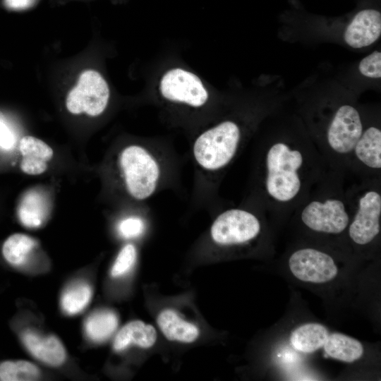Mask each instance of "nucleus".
<instances>
[{"label":"nucleus","instance_id":"nucleus-7","mask_svg":"<svg viewBox=\"0 0 381 381\" xmlns=\"http://www.w3.org/2000/svg\"><path fill=\"white\" fill-rule=\"evenodd\" d=\"M159 90L169 103L193 110L201 109L209 102V92L199 77L181 68H171L164 73Z\"/></svg>","mask_w":381,"mask_h":381},{"label":"nucleus","instance_id":"nucleus-18","mask_svg":"<svg viewBox=\"0 0 381 381\" xmlns=\"http://www.w3.org/2000/svg\"><path fill=\"white\" fill-rule=\"evenodd\" d=\"M119 324L115 312L108 309L98 310L86 318L84 331L89 340L102 343L110 338L115 332Z\"/></svg>","mask_w":381,"mask_h":381},{"label":"nucleus","instance_id":"nucleus-9","mask_svg":"<svg viewBox=\"0 0 381 381\" xmlns=\"http://www.w3.org/2000/svg\"><path fill=\"white\" fill-rule=\"evenodd\" d=\"M21 341L33 357L48 365L57 367L66 361L65 348L60 339L53 334H43L27 329L21 334Z\"/></svg>","mask_w":381,"mask_h":381},{"label":"nucleus","instance_id":"nucleus-21","mask_svg":"<svg viewBox=\"0 0 381 381\" xmlns=\"http://www.w3.org/2000/svg\"><path fill=\"white\" fill-rule=\"evenodd\" d=\"M40 376L36 365L28 361H6L0 364V380L2 381H33Z\"/></svg>","mask_w":381,"mask_h":381},{"label":"nucleus","instance_id":"nucleus-13","mask_svg":"<svg viewBox=\"0 0 381 381\" xmlns=\"http://www.w3.org/2000/svg\"><path fill=\"white\" fill-rule=\"evenodd\" d=\"M38 248L37 241L25 234L17 233L6 238L2 246V255L12 266L30 272H36L34 255Z\"/></svg>","mask_w":381,"mask_h":381},{"label":"nucleus","instance_id":"nucleus-16","mask_svg":"<svg viewBox=\"0 0 381 381\" xmlns=\"http://www.w3.org/2000/svg\"><path fill=\"white\" fill-rule=\"evenodd\" d=\"M157 322L161 332L170 341L191 343L198 339L200 334L195 325L183 320L171 309L162 310Z\"/></svg>","mask_w":381,"mask_h":381},{"label":"nucleus","instance_id":"nucleus-3","mask_svg":"<svg viewBox=\"0 0 381 381\" xmlns=\"http://www.w3.org/2000/svg\"><path fill=\"white\" fill-rule=\"evenodd\" d=\"M333 179L322 176L319 188L310 191L296 207L303 225L324 235H339L347 230L353 211L351 195L339 186L338 176L335 181Z\"/></svg>","mask_w":381,"mask_h":381},{"label":"nucleus","instance_id":"nucleus-23","mask_svg":"<svg viewBox=\"0 0 381 381\" xmlns=\"http://www.w3.org/2000/svg\"><path fill=\"white\" fill-rule=\"evenodd\" d=\"M138 252L135 246L129 243L119 250L111 269V276L119 278L126 274L134 266Z\"/></svg>","mask_w":381,"mask_h":381},{"label":"nucleus","instance_id":"nucleus-15","mask_svg":"<svg viewBox=\"0 0 381 381\" xmlns=\"http://www.w3.org/2000/svg\"><path fill=\"white\" fill-rule=\"evenodd\" d=\"M157 337L153 326L141 320H133L126 324L117 332L113 348L116 351H122L132 345L147 349L155 344Z\"/></svg>","mask_w":381,"mask_h":381},{"label":"nucleus","instance_id":"nucleus-24","mask_svg":"<svg viewBox=\"0 0 381 381\" xmlns=\"http://www.w3.org/2000/svg\"><path fill=\"white\" fill-rule=\"evenodd\" d=\"M360 73L370 78H380L381 77V53L374 51L359 63Z\"/></svg>","mask_w":381,"mask_h":381},{"label":"nucleus","instance_id":"nucleus-8","mask_svg":"<svg viewBox=\"0 0 381 381\" xmlns=\"http://www.w3.org/2000/svg\"><path fill=\"white\" fill-rule=\"evenodd\" d=\"M288 266L298 280L312 284H325L338 274L334 259L327 253L311 247L294 250L289 257Z\"/></svg>","mask_w":381,"mask_h":381},{"label":"nucleus","instance_id":"nucleus-2","mask_svg":"<svg viewBox=\"0 0 381 381\" xmlns=\"http://www.w3.org/2000/svg\"><path fill=\"white\" fill-rule=\"evenodd\" d=\"M182 159L172 147L158 142H135L116 150L111 166L116 186L131 201L145 202L179 186Z\"/></svg>","mask_w":381,"mask_h":381},{"label":"nucleus","instance_id":"nucleus-25","mask_svg":"<svg viewBox=\"0 0 381 381\" xmlns=\"http://www.w3.org/2000/svg\"><path fill=\"white\" fill-rule=\"evenodd\" d=\"M16 143V135L8 123L0 118V147L8 150Z\"/></svg>","mask_w":381,"mask_h":381},{"label":"nucleus","instance_id":"nucleus-19","mask_svg":"<svg viewBox=\"0 0 381 381\" xmlns=\"http://www.w3.org/2000/svg\"><path fill=\"white\" fill-rule=\"evenodd\" d=\"M323 347L327 356L345 363L360 359L364 352L363 346L358 340L337 332L328 335Z\"/></svg>","mask_w":381,"mask_h":381},{"label":"nucleus","instance_id":"nucleus-5","mask_svg":"<svg viewBox=\"0 0 381 381\" xmlns=\"http://www.w3.org/2000/svg\"><path fill=\"white\" fill-rule=\"evenodd\" d=\"M351 199L353 211L347 228L348 235L355 245L366 246L380 233V190L378 185H367L353 194Z\"/></svg>","mask_w":381,"mask_h":381},{"label":"nucleus","instance_id":"nucleus-11","mask_svg":"<svg viewBox=\"0 0 381 381\" xmlns=\"http://www.w3.org/2000/svg\"><path fill=\"white\" fill-rule=\"evenodd\" d=\"M351 168L370 173L381 169V131L376 126L363 129L351 155Z\"/></svg>","mask_w":381,"mask_h":381},{"label":"nucleus","instance_id":"nucleus-4","mask_svg":"<svg viewBox=\"0 0 381 381\" xmlns=\"http://www.w3.org/2000/svg\"><path fill=\"white\" fill-rule=\"evenodd\" d=\"M262 209L245 201L237 207L219 209L210 227V241L223 248L241 246L254 241L262 233Z\"/></svg>","mask_w":381,"mask_h":381},{"label":"nucleus","instance_id":"nucleus-10","mask_svg":"<svg viewBox=\"0 0 381 381\" xmlns=\"http://www.w3.org/2000/svg\"><path fill=\"white\" fill-rule=\"evenodd\" d=\"M381 35L380 12L372 8L358 12L347 26L344 38L353 48H363L373 44Z\"/></svg>","mask_w":381,"mask_h":381},{"label":"nucleus","instance_id":"nucleus-22","mask_svg":"<svg viewBox=\"0 0 381 381\" xmlns=\"http://www.w3.org/2000/svg\"><path fill=\"white\" fill-rule=\"evenodd\" d=\"M145 218L137 213L121 218L116 224L118 234L124 239L137 238L145 233Z\"/></svg>","mask_w":381,"mask_h":381},{"label":"nucleus","instance_id":"nucleus-12","mask_svg":"<svg viewBox=\"0 0 381 381\" xmlns=\"http://www.w3.org/2000/svg\"><path fill=\"white\" fill-rule=\"evenodd\" d=\"M21 155V171L30 176L44 174L54 156L53 149L42 140L32 136H23L19 142Z\"/></svg>","mask_w":381,"mask_h":381},{"label":"nucleus","instance_id":"nucleus-17","mask_svg":"<svg viewBox=\"0 0 381 381\" xmlns=\"http://www.w3.org/2000/svg\"><path fill=\"white\" fill-rule=\"evenodd\" d=\"M328 335V330L323 325L308 322L294 329L290 337V341L296 350L310 353L323 346Z\"/></svg>","mask_w":381,"mask_h":381},{"label":"nucleus","instance_id":"nucleus-6","mask_svg":"<svg viewBox=\"0 0 381 381\" xmlns=\"http://www.w3.org/2000/svg\"><path fill=\"white\" fill-rule=\"evenodd\" d=\"M109 97V87L103 76L95 70H86L80 75L76 85L69 91L66 107L72 114H85L96 117L107 109Z\"/></svg>","mask_w":381,"mask_h":381},{"label":"nucleus","instance_id":"nucleus-14","mask_svg":"<svg viewBox=\"0 0 381 381\" xmlns=\"http://www.w3.org/2000/svg\"><path fill=\"white\" fill-rule=\"evenodd\" d=\"M49 214L48 201L45 195L37 190L26 192L19 202L17 214L22 225L30 229L42 226Z\"/></svg>","mask_w":381,"mask_h":381},{"label":"nucleus","instance_id":"nucleus-20","mask_svg":"<svg viewBox=\"0 0 381 381\" xmlns=\"http://www.w3.org/2000/svg\"><path fill=\"white\" fill-rule=\"evenodd\" d=\"M92 289L88 282L79 279L68 284L62 292L60 305L68 315H75L83 311L90 303Z\"/></svg>","mask_w":381,"mask_h":381},{"label":"nucleus","instance_id":"nucleus-26","mask_svg":"<svg viewBox=\"0 0 381 381\" xmlns=\"http://www.w3.org/2000/svg\"><path fill=\"white\" fill-rule=\"evenodd\" d=\"M39 0H4L5 6L11 10L20 11L35 6Z\"/></svg>","mask_w":381,"mask_h":381},{"label":"nucleus","instance_id":"nucleus-1","mask_svg":"<svg viewBox=\"0 0 381 381\" xmlns=\"http://www.w3.org/2000/svg\"><path fill=\"white\" fill-rule=\"evenodd\" d=\"M325 164L318 150L278 140L258 150L250 192L243 201L262 209H293L322 177Z\"/></svg>","mask_w":381,"mask_h":381}]
</instances>
